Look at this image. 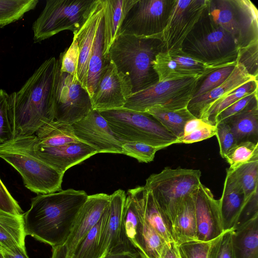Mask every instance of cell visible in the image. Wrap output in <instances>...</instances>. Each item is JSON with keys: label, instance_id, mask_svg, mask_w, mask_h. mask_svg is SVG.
Masks as SVG:
<instances>
[{"label": "cell", "instance_id": "obj_1", "mask_svg": "<svg viewBox=\"0 0 258 258\" xmlns=\"http://www.w3.org/2000/svg\"><path fill=\"white\" fill-rule=\"evenodd\" d=\"M59 69L58 59H47L19 91L9 95L13 140L35 135L54 120V91Z\"/></svg>", "mask_w": 258, "mask_h": 258}, {"label": "cell", "instance_id": "obj_2", "mask_svg": "<svg viewBox=\"0 0 258 258\" xmlns=\"http://www.w3.org/2000/svg\"><path fill=\"white\" fill-rule=\"evenodd\" d=\"M88 196L84 190L72 188L38 195L32 199L30 208L23 214L26 236L52 248L63 245Z\"/></svg>", "mask_w": 258, "mask_h": 258}, {"label": "cell", "instance_id": "obj_3", "mask_svg": "<svg viewBox=\"0 0 258 258\" xmlns=\"http://www.w3.org/2000/svg\"><path fill=\"white\" fill-rule=\"evenodd\" d=\"M163 47L160 36L119 35L110 46L106 58L130 79L133 94L158 82L152 62L156 56L163 51Z\"/></svg>", "mask_w": 258, "mask_h": 258}, {"label": "cell", "instance_id": "obj_4", "mask_svg": "<svg viewBox=\"0 0 258 258\" xmlns=\"http://www.w3.org/2000/svg\"><path fill=\"white\" fill-rule=\"evenodd\" d=\"M207 6L183 40L181 50L215 69L236 63L239 49L235 40L214 20Z\"/></svg>", "mask_w": 258, "mask_h": 258}, {"label": "cell", "instance_id": "obj_5", "mask_svg": "<svg viewBox=\"0 0 258 258\" xmlns=\"http://www.w3.org/2000/svg\"><path fill=\"white\" fill-rule=\"evenodd\" d=\"M99 112L122 143L140 142L160 150L178 144V139L147 112L123 107Z\"/></svg>", "mask_w": 258, "mask_h": 258}, {"label": "cell", "instance_id": "obj_6", "mask_svg": "<svg viewBox=\"0 0 258 258\" xmlns=\"http://www.w3.org/2000/svg\"><path fill=\"white\" fill-rule=\"evenodd\" d=\"M202 173L199 169L164 168L146 179L144 186L150 191L172 229L175 219L183 200L199 186Z\"/></svg>", "mask_w": 258, "mask_h": 258}, {"label": "cell", "instance_id": "obj_7", "mask_svg": "<svg viewBox=\"0 0 258 258\" xmlns=\"http://www.w3.org/2000/svg\"><path fill=\"white\" fill-rule=\"evenodd\" d=\"M0 157L21 174L25 186L31 191L39 195L62 190L64 174L37 158L24 138L0 146Z\"/></svg>", "mask_w": 258, "mask_h": 258}, {"label": "cell", "instance_id": "obj_8", "mask_svg": "<svg viewBox=\"0 0 258 258\" xmlns=\"http://www.w3.org/2000/svg\"><path fill=\"white\" fill-rule=\"evenodd\" d=\"M214 20L230 33L239 50L258 41V11L249 0H208Z\"/></svg>", "mask_w": 258, "mask_h": 258}, {"label": "cell", "instance_id": "obj_9", "mask_svg": "<svg viewBox=\"0 0 258 258\" xmlns=\"http://www.w3.org/2000/svg\"><path fill=\"white\" fill-rule=\"evenodd\" d=\"M95 0H48L32 25L34 43L64 30L73 33L80 29Z\"/></svg>", "mask_w": 258, "mask_h": 258}, {"label": "cell", "instance_id": "obj_10", "mask_svg": "<svg viewBox=\"0 0 258 258\" xmlns=\"http://www.w3.org/2000/svg\"><path fill=\"white\" fill-rule=\"evenodd\" d=\"M200 77L158 82L132 94L123 108L145 112L153 107L176 110L187 107L196 90Z\"/></svg>", "mask_w": 258, "mask_h": 258}, {"label": "cell", "instance_id": "obj_11", "mask_svg": "<svg viewBox=\"0 0 258 258\" xmlns=\"http://www.w3.org/2000/svg\"><path fill=\"white\" fill-rule=\"evenodd\" d=\"M176 0H137L121 24L119 35L160 36Z\"/></svg>", "mask_w": 258, "mask_h": 258}, {"label": "cell", "instance_id": "obj_12", "mask_svg": "<svg viewBox=\"0 0 258 258\" xmlns=\"http://www.w3.org/2000/svg\"><path fill=\"white\" fill-rule=\"evenodd\" d=\"M92 110L87 90L76 77L59 69L54 91V120L72 125Z\"/></svg>", "mask_w": 258, "mask_h": 258}, {"label": "cell", "instance_id": "obj_13", "mask_svg": "<svg viewBox=\"0 0 258 258\" xmlns=\"http://www.w3.org/2000/svg\"><path fill=\"white\" fill-rule=\"evenodd\" d=\"M125 199L126 193L121 189L110 195L100 239L99 258L112 254L139 253L124 230L123 210Z\"/></svg>", "mask_w": 258, "mask_h": 258}, {"label": "cell", "instance_id": "obj_14", "mask_svg": "<svg viewBox=\"0 0 258 258\" xmlns=\"http://www.w3.org/2000/svg\"><path fill=\"white\" fill-rule=\"evenodd\" d=\"M208 0H176L168 23L161 35L163 51L181 49L182 43L206 8Z\"/></svg>", "mask_w": 258, "mask_h": 258}, {"label": "cell", "instance_id": "obj_15", "mask_svg": "<svg viewBox=\"0 0 258 258\" xmlns=\"http://www.w3.org/2000/svg\"><path fill=\"white\" fill-rule=\"evenodd\" d=\"M132 94L130 79L109 59L91 98L92 109L102 111L122 108Z\"/></svg>", "mask_w": 258, "mask_h": 258}, {"label": "cell", "instance_id": "obj_16", "mask_svg": "<svg viewBox=\"0 0 258 258\" xmlns=\"http://www.w3.org/2000/svg\"><path fill=\"white\" fill-rule=\"evenodd\" d=\"M72 125L76 137L98 153L122 154V142L98 110L92 109Z\"/></svg>", "mask_w": 258, "mask_h": 258}, {"label": "cell", "instance_id": "obj_17", "mask_svg": "<svg viewBox=\"0 0 258 258\" xmlns=\"http://www.w3.org/2000/svg\"><path fill=\"white\" fill-rule=\"evenodd\" d=\"M22 138L37 158L63 174L70 168L98 153L96 149L81 142L49 147L34 143L31 136Z\"/></svg>", "mask_w": 258, "mask_h": 258}, {"label": "cell", "instance_id": "obj_18", "mask_svg": "<svg viewBox=\"0 0 258 258\" xmlns=\"http://www.w3.org/2000/svg\"><path fill=\"white\" fill-rule=\"evenodd\" d=\"M191 195L195 204L197 240L208 241L220 236L224 231L219 200L202 183Z\"/></svg>", "mask_w": 258, "mask_h": 258}, {"label": "cell", "instance_id": "obj_19", "mask_svg": "<svg viewBox=\"0 0 258 258\" xmlns=\"http://www.w3.org/2000/svg\"><path fill=\"white\" fill-rule=\"evenodd\" d=\"M110 195L104 193L88 195L74 222L70 234L63 244L67 257L70 258L75 248L98 223L106 209Z\"/></svg>", "mask_w": 258, "mask_h": 258}, {"label": "cell", "instance_id": "obj_20", "mask_svg": "<svg viewBox=\"0 0 258 258\" xmlns=\"http://www.w3.org/2000/svg\"><path fill=\"white\" fill-rule=\"evenodd\" d=\"M103 16L101 1L95 0L84 24L79 30L73 33L79 51L77 78L87 90L89 59L97 28Z\"/></svg>", "mask_w": 258, "mask_h": 258}, {"label": "cell", "instance_id": "obj_21", "mask_svg": "<svg viewBox=\"0 0 258 258\" xmlns=\"http://www.w3.org/2000/svg\"><path fill=\"white\" fill-rule=\"evenodd\" d=\"M253 79L257 78L249 75L241 65L237 63L229 77L222 84L206 94L191 99L187 108L196 118L201 119L217 100Z\"/></svg>", "mask_w": 258, "mask_h": 258}, {"label": "cell", "instance_id": "obj_22", "mask_svg": "<svg viewBox=\"0 0 258 258\" xmlns=\"http://www.w3.org/2000/svg\"><path fill=\"white\" fill-rule=\"evenodd\" d=\"M218 200L224 231L233 230L245 201L242 189L228 172H226L222 194Z\"/></svg>", "mask_w": 258, "mask_h": 258}, {"label": "cell", "instance_id": "obj_23", "mask_svg": "<svg viewBox=\"0 0 258 258\" xmlns=\"http://www.w3.org/2000/svg\"><path fill=\"white\" fill-rule=\"evenodd\" d=\"M127 192L134 198L144 218L155 230L167 243L174 242L169 225L151 193L144 186L130 189Z\"/></svg>", "mask_w": 258, "mask_h": 258}, {"label": "cell", "instance_id": "obj_24", "mask_svg": "<svg viewBox=\"0 0 258 258\" xmlns=\"http://www.w3.org/2000/svg\"><path fill=\"white\" fill-rule=\"evenodd\" d=\"M103 9V55H108L112 44L119 35L126 15L137 0H101Z\"/></svg>", "mask_w": 258, "mask_h": 258}, {"label": "cell", "instance_id": "obj_25", "mask_svg": "<svg viewBox=\"0 0 258 258\" xmlns=\"http://www.w3.org/2000/svg\"><path fill=\"white\" fill-rule=\"evenodd\" d=\"M137 207L139 222L137 230L136 249L141 258H163L170 243L148 223L137 206Z\"/></svg>", "mask_w": 258, "mask_h": 258}, {"label": "cell", "instance_id": "obj_26", "mask_svg": "<svg viewBox=\"0 0 258 258\" xmlns=\"http://www.w3.org/2000/svg\"><path fill=\"white\" fill-rule=\"evenodd\" d=\"M257 97H255L242 111L223 121L230 126L237 143L244 141L258 142Z\"/></svg>", "mask_w": 258, "mask_h": 258}, {"label": "cell", "instance_id": "obj_27", "mask_svg": "<svg viewBox=\"0 0 258 258\" xmlns=\"http://www.w3.org/2000/svg\"><path fill=\"white\" fill-rule=\"evenodd\" d=\"M191 195L183 199L175 219L172 237L176 245L197 240L195 204Z\"/></svg>", "mask_w": 258, "mask_h": 258}, {"label": "cell", "instance_id": "obj_28", "mask_svg": "<svg viewBox=\"0 0 258 258\" xmlns=\"http://www.w3.org/2000/svg\"><path fill=\"white\" fill-rule=\"evenodd\" d=\"M235 258H258V215L233 230Z\"/></svg>", "mask_w": 258, "mask_h": 258}, {"label": "cell", "instance_id": "obj_29", "mask_svg": "<svg viewBox=\"0 0 258 258\" xmlns=\"http://www.w3.org/2000/svg\"><path fill=\"white\" fill-rule=\"evenodd\" d=\"M26 236L23 214H13L0 209V251L16 246L25 248Z\"/></svg>", "mask_w": 258, "mask_h": 258}, {"label": "cell", "instance_id": "obj_30", "mask_svg": "<svg viewBox=\"0 0 258 258\" xmlns=\"http://www.w3.org/2000/svg\"><path fill=\"white\" fill-rule=\"evenodd\" d=\"M31 138L34 143L49 147L81 142L71 124L55 120L43 125Z\"/></svg>", "mask_w": 258, "mask_h": 258}, {"label": "cell", "instance_id": "obj_31", "mask_svg": "<svg viewBox=\"0 0 258 258\" xmlns=\"http://www.w3.org/2000/svg\"><path fill=\"white\" fill-rule=\"evenodd\" d=\"M103 16L98 25L89 59L87 79V91L90 98L98 83L101 72L109 59L103 55Z\"/></svg>", "mask_w": 258, "mask_h": 258}, {"label": "cell", "instance_id": "obj_32", "mask_svg": "<svg viewBox=\"0 0 258 258\" xmlns=\"http://www.w3.org/2000/svg\"><path fill=\"white\" fill-rule=\"evenodd\" d=\"M145 112L151 114L168 131L175 136L178 140L183 136L185 123L196 118L187 107L176 109H164L158 107H153Z\"/></svg>", "mask_w": 258, "mask_h": 258}, {"label": "cell", "instance_id": "obj_33", "mask_svg": "<svg viewBox=\"0 0 258 258\" xmlns=\"http://www.w3.org/2000/svg\"><path fill=\"white\" fill-rule=\"evenodd\" d=\"M257 79L247 81L217 100L204 113L201 119L215 125V119L218 114L243 97L257 91Z\"/></svg>", "mask_w": 258, "mask_h": 258}, {"label": "cell", "instance_id": "obj_34", "mask_svg": "<svg viewBox=\"0 0 258 258\" xmlns=\"http://www.w3.org/2000/svg\"><path fill=\"white\" fill-rule=\"evenodd\" d=\"M243 190L245 204L257 196L258 157L233 170L227 169Z\"/></svg>", "mask_w": 258, "mask_h": 258}, {"label": "cell", "instance_id": "obj_35", "mask_svg": "<svg viewBox=\"0 0 258 258\" xmlns=\"http://www.w3.org/2000/svg\"><path fill=\"white\" fill-rule=\"evenodd\" d=\"M152 64L159 82L199 77L182 68L168 52L158 53Z\"/></svg>", "mask_w": 258, "mask_h": 258}, {"label": "cell", "instance_id": "obj_36", "mask_svg": "<svg viewBox=\"0 0 258 258\" xmlns=\"http://www.w3.org/2000/svg\"><path fill=\"white\" fill-rule=\"evenodd\" d=\"M107 208L98 223L77 245L70 258L99 257L100 239Z\"/></svg>", "mask_w": 258, "mask_h": 258}, {"label": "cell", "instance_id": "obj_37", "mask_svg": "<svg viewBox=\"0 0 258 258\" xmlns=\"http://www.w3.org/2000/svg\"><path fill=\"white\" fill-rule=\"evenodd\" d=\"M38 0H0V27L23 18L36 7Z\"/></svg>", "mask_w": 258, "mask_h": 258}, {"label": "cell", "instance_id": "obj_38", "mask_svg": "<svg viewBox=\"0 0 258 258\" xmlns=\"http://www.w3.org/2000/svg\"><path fill=\"white\" fill-rule=\"evenodd\" d=\"M258 157V142L244 141L237 143L226 154L224 159L230 170L248 162Z\"/></svg>", "mask_w": 258, "mask_h": 258}, {"label": "cell", "instance_id": "obj_39", "mask_svg": "<svg viewBox=\"0 0 258 258\" xmlns=\"http://www.w3.org/2000/svg\"><path fill=\"white\" fill-rule=\"evenodd\" d=\"M236 63L215 69L206 76L201 78L202 81L199 80L192 98L206 94L222 84L229 77Z\"/></svg>", "mask_w": 258, "mask_h": 258}, {"label": "cell", "instance_id": "obj_40", "mask_svg": "<svg viewBox=\"0 0 258 258\" xmlns=\"http://www.w3.org/2000/svg\"><path fill=\"white\" fill-rule=\"evenodd\" d=\"M123 222L126 235L135 247L139 214L134 198L127 192L123 210Z\"/></svg>", "mask_w": 258, "mask_h": 258}, {"label": "cell", "instance_id": "obj_41", "mask_svg": "<svg viewBox=\"0 0 258 258\" xmlns=\"http://www.w3.org/2000/svg\"><path fill=\"white\" fill-rule=\"evenodd\" d=\"M217 238L208 241L194 240L176 245L179 258H209L211 248Z\"/></svg>", "mask_w": 258, "mask_h": 258}, {"label": "cell", "instance_id": "obj_42", "mask_svg": "<svg viewBox=\"0 0 258 258\" xmlns=\"http://www.w3.org/2000/svg\"><path fill=\"white\" fill-rule=\"evenodd\" d=\"M159 150L157 147L137 142H124L122 145V154L142 163L153 161L156 153Z\"/></svg>", "mask_w": 258, "mask_h": 258}, {"label": "cell", "instance_id": "obj_43", "mask_svg": "<svg viewBox=\"0 0 258 258\" xmlns=\"http://www.w3.org/2000/svg\"><path fill=\"white\" fill-rule=\"evenodd\" d=\"M168 53L182 68L201 78L217 69L189 56L181 49Z\"/></svg>", "mask_w": 258, "mask_h": 258}, {"label": "cell", "instance_id": "obj_44", "mask_svg": "<svg viewBox=\"0 0 258 258\" xmlns=\"http://www.w3.org/2000/svg\"><path fill=\"white\" fill-rule=\"evenodd\" d=\"M9 95L0 89V146L13 140L9 107Z\"/></svg>", "mask_w": 258, "mask_h": 258}, {"label": "cell", "instance_id": "obj_45", "mask_svg": "<svg viewBox=\"0 0 258 258\" xmlns=\"http://www.w3.org/2000/svg\"><path fill=\"white\" fill-rule=\"evenodd\" d=\"M257 58L258 41L239 50L237 63L241 65L249 75L257 78Z\"/></svg>", "mask_w": 258, "mask_h": 258}, {"label": "cell", "instance_id": "obj_46", "mask_svg": "<svg viewBox=\"0 0 258 258\" xmlns=\"http://www.w3.org/2000/svg\"><path fill=\"white\" fill-rule=\"evenodd\" d=\"M233 230L224 231L214 243L209 258H235L232 242Z\"/></svg>", "mask_w": 258, "mask_h": 258}, {"label": "cell", "instance_id": "obj_47", "mask_svg": "<svg viewBox=\"0 0 258 258\" xmlns=\"http://www.w3.org/2000/svg\"><path fill=\"white\" fill-rule=\"evenodd\" d=\"M58 60L60 71L77 77L79 51L77 41L75 38H73L70 47L60 54Z\"/></svg>", "mask_w": 258, "mask_h": 258}, {"label": "cell", "instance_id": "obj_48", "mask_svg": "<svg viewBox=\"0 0 258 258\" xmlns=\"http://www.w3.org/2000/svg\"><path fill=\"white\" fill-rule=\"evenodd\" d=\"M217 138L220 149V154L224 159L228 152L237 144L236 138L230 126L222 121L216 125Z\"/></svg>", "mask_w": 258, "mask_h": 258}, {"label": "cell", "instance_id": "obj_49", "mask_svg": "<svg viewBox=\"0 0 258 258\" xmlns=\"http://www.w3.org/2000/svg\"><path fill=\"white\" fill-rule=\"evenodd\" d=\"M257 93L255 91L243 97L221 112L216 117L215 125L242 111L255 97L257 96Z\"/></svg>", "mask_w": 258, "mask_h": 258}, {"label": "cell", "instance_id": "obj_50", "mask_svg": "<svg viewBox=\"0 0 258 258\" xmlns=\"http://www.w3.org/2000/svg\"><path fill=\"white\" fill-rule=\"evenodd\" d=\"M216 126L210 124L183 136L178 140V144H192L209 139L216 134Z\"/></svg>", "mask_w": 258, "mask_h": 258}, {"label": "cell", "instance_id": "obj_51", "mask_svg": "<svg viewBox=\"0 0 258 258\" xmlns=\"http://www.w3.org/2000/svg\"><path fill=\"white\" fill-rule=\"evenodd\" d=\"M0 209L7 212L22 214L23 211L18 202L10 194L0 178Z\"/></svg>", "mask_w": 258, "mask_h": 258}, {"label": "cell", "instance_id": "obj_52", "mask_svg": "<svg viewBox=\"0 0 258 258\" xmlns=\"http://www.w3.org/2000/svg\"><path fill=\"white\" fill-rule=\"evenodd\" d=\"M207 124L209 123L200 118H194L188 120L184 126L183 136L193 132Z\"/></svg>", "mask_w": 258, "mask_h": 258}, {"label": "cell", "instance_id": "obj_53", "mask_svg": "<svg viewBox=\"0 0 258 258\" xmlns=\"http://www.w3.org/2000/svg\"><path fill=\"white\" fill-rule=\"evenodd\" d=\"M2 252L5 258H29L26 248L19 246L14 247Z\"/></svg>", "mask_w": 258, "mask_h": 258}, {"label": "cell", "instance_id": "obj_54", "mask_svg": "<svg viewBox=\"0 0 258 258\" xmlns=\"http://www.w3.org/2000/svg\"><path fill=\"white\" fill-rule=\"evenodd\" d=\"M163 258H179L177 246L174 242L169 244Z\"/></svg>", "mask_w": 258, "mask_h": 258}, {"label": "cell", "instance_id": "obj_55", "mask_svg": "<svg viewBox=\"0 0 258 258\" xmlns=\"http://www.w3.org/2000/svg\"><path fill=\"white\" fill-rule=\"evenodd\" d=\"M67 252L64 245L52 248L51 258H66Z\"/></svg>", "mask_w": 258, "mask_h": 258}, {"label": "cell", "instance_id": "obj_56", "mask_svg": "<svg viewBox=\"0 0 258 258\" xmlns=\"http://www.w3.org/2000/svg\"><path fill=\"white\" fill-rule=\"evenodd\" d=\"M101 258H141L139 253L125 252L117 254H112L106 255Z\"/></svg>", "mask_w": 258, "mask_h": 258}, {"label": "cell", "instance_id": "obj_57", "mask_svg": "<svg viewBox=\"0 0 258 258\" xmlns=\"http://www.w3.org/2000/svg\"><path fill=\"white\" fill-rule=\"evenodd\" d=\"M0 258H5L4 254L2 251H0Z\"/></svg>", "mask_w": 258, "mask_h": 258}]
</instances>
